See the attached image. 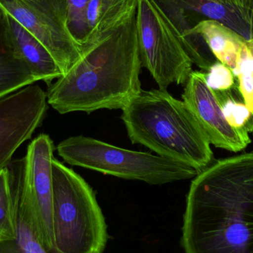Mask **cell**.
<instances>
[{
	"label": "cell",
	"mask_w": 253,
	"mask_h": 253,
	"mask_svg": "<svg viewBox=\"0 0 253 253\" xmlns=\"http://www.w3.org/2000/svg\"><path fill=\"white\" fill-rule=\"evenodd\" d=\"M181 244L184 253H253V153L216 161L193 178Z\"/></svg>",
	"instance_id": "cell-1"
},
{
	"label": "cell",
	"mask_w": 253,
	"mask_h": 253,
	"mask_svg": "<svg viewBox=\"0 0 253 253\" xmlns=\"http://www.w3.org/2000/svg\"><path fill=\"white\" fill-rule=\"evenodd\" d=\"M137 2L81 47L68 72L49 84L47 103L61 114L123 110L141 91Z\"/></svg>",
	"instance_id": "cell-2"
},
{
	"label": "cell",
	"mask_w": 253,
	"mask_h": 253,
	"mask_svg": "<svg viewBox=\"0 0 253 253\" xmlns=\"http://www.w3.org/2000/svg\"><path fill=\"white\" fill-rule=\"evenodd\" d=\"M122 111L132 144L191 167L198 173L213 163L206 132L185 103L168 90H141Z\"/></svg>",
	"instance_id": "cell-3"
},
{
	"label": "cell",
	"mask_w": 253,
	"mask_h": 253,
	"mask_svg": "<svg viewBox=\"0 0 253 253\" xmlns=\"http://www.w3.org/2000/svg\"><path fill=\"white\" fill-rule=\"evenodd\" d=\"M52 177L55 253H103L109 236L94 190L55 158Z\"/></svg>",
	"instance_id": "cell-4"
},
{
	"label": "cell",
	"mask_w": 253,
	"mask_h": 253,
	"mask_svg": "<svg viewBox=\"0 0 253 253\" xmlns=\"http://www.w3.org/2000/svg\"><path fill=\"white\" fill-rule=\"evenodd\" d=\"M58 155L68 165L151 185L193 178L198 172L176 161L146 152L120 148L90 137L77 135L61 141Z\"/></svg>",
	"instance_id": "cell-5"
},
{
	"label": "cell",
	"mask_w": 253,
	"mask_h": 253,
	"mask_svg": "<svg viewBox=\"0 0 253 253\" xmlns=\"http://www.w3.org/2000/svg\"><path fill=\"white\" fill-rule=\"evenodd\" d=\"M54 145L40 134L28 146L26 155L11 160L7 168L13 203L25 211L40 245L55 253L53 224L52 162Z\"/></svg>",
	"instance_id": "cell-6"
},
{
	"label": "cell",
	"mask_w": 253,
	"mask_h": 253,
	"mask_svg": "<svg viewBox=\"0 0 253 253\" xmlns=\"http://www.w3.org/2000/svg\"><path fill=\"white\" fill-rule=\"evenodd\" d=\"M136 28L141 66L159 88L184 85L193 62L153 0H137Z\"/></svg>",
	"instance_id": "cell-7"
},
{
	"label": "cell",
	"mask_w": 253,
	"mask_h": 253,
	"mask_svg": "<svg viewBox=\"0 0 253 253\" xmlns=\"http://www.w3.org/2000/svg\"><path fill=\"white\" fill-rule=\"evenodd\" d=\"M172 28L183 48L203 71H208L216 62L208 44L193 29L201 21L212 19L237 32L247 23L246 16L217 0H153Z\"/></svg>",
	"instance_id": "cell-8"
},
{
	"label": "cell",
	"mask_w": 253,
	"mask_h": 253,
	"mask_svg": "<svg viewBox=\"0 0 253 253\" xmlns=\"http://www.w3.org/2000/svg\"><path fill=\"white\" fill-rule=\"evenodd\" d=\"M0 6L45 47L63 75L81 56L67 28L65 0H0Z\"/></svg>",
	"instance_id": "cell-9"
},
{
	"label": "cell",
	"mask_w": 253,
	"mask_h": 253,
	"mask_svg": "<svg viewBox=\"0 0 253 253\" xmlns=\"http://www.w3.org/2000/svg\"><path fill=\"white\" fill-rule=\"evenodd\" d=\"M47 105V93L34 84L0 100V170L7 168L19 146L41 126Z\"/></svg>",
	"instance_id": "cell-10"
},
{
	"label": "cell",
	"mask_w": 253,
	"mask_h": 253,
	"mask_svg": "<svg viewBox=\"0 0 253 253\" xmlns=\"http://www.w3.org/2000/svg\"><path fill=\"white\" fill-rule=\"evenodd\" d=\"M184 85L182 101L206 132L211 144L235 153L251 144L247 129H236L227 123L216 92L207 84L205 72L192 71Z\"/></svg>",
	"instance_id": "cell-11"
},
{
	"label": "cell",
	"mask_w": 253,
	"mask_h": 253,
	"mask_svg": "<svg viewBox=\"0 0 253 253\" xmlns=\"http://www.w3.org/2000/svg\"><path fill=\"white\" fill-rule=\"evenodd\" d=\"M36 82L15 47L7 13L0 6V99Z\"/></svg>",
	"instance_id": "cell-12"
},
{
	"label": "cell",
	"mask_w": 253,
	"mask_h": 253,
	"mask_svg": "<svg viewBox=\"0 0 253 253\" xmlns=\"http://www.w3.org/2000/svg\"><path fill=\"white\" fill-rule=\"evenodd\" d=\"M7 18L15 47L36 81L50 84L62 77L60 68L45 47L9 13Z\"/></svg>",
	"instance_id": "cell-13"
},
{
	"label": "cell",
	"mask_w": 253,
	"mask_h": 253,
	"mask_svg": "<svg viewBox=\"0 0 253 253\" xmlns=\"http://www.w3.org/2000/svg\"><path fill=\"white\" fill-rule=\"evenodd\" d=\"M201 36L218 62L233 71L236 68L241 50L248 42L239 33L227 25L212 19H205L193 29Z\"/></svg>",
	"instance_id": "cell-14"
},
{
	"label": "cell",
	"mask_w": 253,
	"mask_h": 253,
	"mask_svg": "<svg viewBox=\"0 0 253 253\" xmlns=\"http://www.w3.org/2000/svg\"><path fill=\"white\" fill-rule=\"evenodd\" d=\"M136 2L137 0H90L86 13L87 41L114 25Z\"/></svg>",
	"instance_id": "cell-15"
},
{
	"label": "cell",
	"mask_w": 253,
	"mask_h": 253,
	"mask_svg": "<svg viewBox=\"0 0 253 253\" xmlns=\"http://www.w3.org/2000/svg\"><path fill=\"white\" fill-rule=\"evenodd\" d=\"M13 205L16 217V237L0 242V253H49L39 242L29 216L17 205Z\"/></svg>",
	"instance_id": "cell-16"
},
{
	"label": "cell",
	"mask_w": 253,
	"mask_h": 253,
	"mask_svg": "<svg viewBox=\"0 0 253 253\" xmlns=\"http://www.w3.org/2000/svg\"><path fill=\"white\" fill-rule=\"evenodd\" d=\"M16 217L7 168L0 170V242L16 237Z\"/></svg>",
	"instance_id": "cell-17"
},
{
	"label": "cell",
	"mask_w": 253,
	"mask_h": 253,
	"mask_svg": "<svg viewBox=\"0 0 253 253\" xmlns=\"http://www.w3.org/2000/svg\"><path fill=\"white\" fill-rule=\"evenodd\" d=\"M215 92L227 123L233 127L245 129L253 134V116L245 102L233 97L228 90Z\"/></svg>",
	"instance_id": "cell-18"
},
{
	"label": "cell",
	"mask_w": 253,
	"mask_h": 253,
	"mask_svg": "<svg viewBox=\"0 0 253 253\" xmlns=\"http://www.w3.org/2000/svg\"><path fill=\"white\" fill-rule=\"evenodd\" d=\"M90 0H65L66 25L74 41L83 47L88 39L86 13Z\"/></svg>",
	"instance_id": "cell-19"
},
{
	"label": "cell",
	"mask_w": 253,
	"mask_h": 253,
	"mask_svg": "<svg viewBox=\"0 0 253 253\" xmlns=\"http://www.w3.org/2000/svg\"><path fill=\"white\" fill-rule=\"evenodd\" d=\"M234 77L232 70L218 61L211 67L208 72L205 73L207 84L215 91H224L233 88L235 83Z\"/></svg>",
	"instance_id": "cell-20"
},
{
	"label": "cell",
	"mask_w": 253,
	"mask_h": 253,
	"mask_svg": "<svg viewBox=\"0 0 253 253\" xmlns=\"http://www.w3.org/2000/svg\"><path fill=\"white\" fill-rule=\"evenodd\" d=\"M217 1L239 11L253 15V0H217Z\"/></svg>",
	"instance_id": "cell-21"
}]
</instances>
